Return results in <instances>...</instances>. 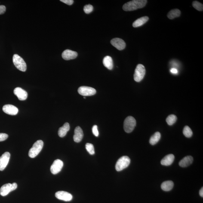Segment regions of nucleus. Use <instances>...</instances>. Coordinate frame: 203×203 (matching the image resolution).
Here are the masks:
<instances>
[{
  "mask_svg": "<svg viewBox=\"0 0 203 203\" xmlns=\"http://www.w3.org/2000/svg\"><path fill=\"white\" fill-rule=\"evenodd\" d=\"M147 3L146 0H134L124 4L123 10L125 11H134L144 7Z\"/></svg>",
  "mask_w": 203,
  "mask_h": 203,
  "instance_id": "obj_1",
  "label": "nucleus"
},
{
  "mask_svg": "<svg viewBox=\"0 0 203 203\" xmlns=\"http://www.w3.org/2000/svg\"><path fill=\"white\" fill-rule=\"evenodd\" d=\"M44 143L43 141L38 140L34 144L33 146L29 150L28 155L30 158L35 157L41 152Z\"/></svg>",
  "mask_w": 203,
  "mask_h": 203,
  "instance_id": "obj_2",
  "label": "nucleus"
},
{
  "mask_svg": "<svg viewBox=\"0 0 203 203\" xmlns=\"http://www.w3.org/2000/svg\"><path fill=\"white\" fill-rule=\"evenodd\" d=\"M131 160L129 157L124 156L121 157L117 161L115 164V169L117 171H121L127 168L129 166Z\"/></svg>",
  "mask_w": 203,
  "mask_h": 203,
  "instance_id": "obj_3",
  "label": "nucleus"
},
{
  "mask_svg": "<svg viewBox=\"0 0 203 203\" xmlns=\"http://www.w3.org/2000/svg\"><path fill=\"white\" fill-rule=\"evenodd\" d=\"M13 62L15 66L22 72H25L26 70V64L24 60L17 54H14L13 56Z\"/></svg>",
  "mask_w": 203,
  "mask_h": 203,
  "instance_id": "obj_4",
  "label": "nucleus"
},
{
  "mask_svg": "<svg viewBox=\"0 0 203 203\" xmlns=\"http://www.w3.org/2000/svg\"><path fill=\"white\" fill-rule=\"evenodd\" d=\"M136 124V120L133 117L129 116L126 118L124 122V129L127 133L132 132Z\"/></svg>",
  "mask_w": 203,
  "mask_h": 203,
  "instance_id": "obj_5",
  "label": "nucleus"
},
{
  "mask_svg": "<svg viewBox=\"0 0 203 203\" xmlns=\"http://www.w3.org/2000/svg\"><path fill=\"white\" fill-rule=\"evenodd\" d=\"M146 73V70L143 65L139 64L136 67L134 74V80L137 82H140L144 77Z\"/></svg>",
  "mask_w": 203,
  "mask_h": 203,
  "instance_id": "obj_6",
  "label": "nucleus"
},
{
  "mask_svg": "<svg viewBox=\"0 0 203 203\" xmlns=\"http://www.w3.org/2000/svg\"><path fill=\"white\" fill-rule=\"evenodd\" d=\"M17 187V185L15 183L13 184L8 183L3 185L0 189V195L5 196L10 192L15 190Z\"/></svg>",
  "mask_w": 203,
  "mask_h": 203,
  "instance_id": "obj_7",
  "label": "nucleus"
},
{
  "mask_svg": "<svg viewBox=\"0 0 203 203\" xmlns=\"http://www.w3.org/2000/svg\"><path fill=\"white\" fill-rule=\"evenodd\" d=\"M78 92L80 94L84 96L94 95L96 93L94 88L87 86L80 87L78 88Z\"/></svg>",
  "mask_w": 203,
  "mask_h": 203,
  "instance_id": "obj_8",
  "label": "nucleus"
},
{
  "mask_svg": "<svg viewBox=\"0 0 203 203\" xmlns=\"http://www.w3.org/2000/svg\"><path fill=\"white\" fill-rule=\"evenodd\" d=\"M63 166V161L59 159L56 160L50 167V171L53 174H57L61 171Z\"/></svg>",
  "mask_w": 203,
  "mask_h": 203,
  "instance_id": "obj_9",
  "label": "nucleus"
},
{
  "mask_svg": "<svg viewBox=\"0 0 203 203\" xmlns=\"http://www.w3.org/2000/svg\"><path fill=\"white\" fill-rule=\"evenodd\" d=\"M10 157L9 152H5L0 157V171L5 169L8 164Z\"/></svg>",
  "mask_w": 203,
  "mask_h": 203,
  "instance_id": "obj_10",
  "label": "nucleus"
},
{
  "mask_svg": "<svg viewBox=\"0 0 203 203\" xmlns=\"http://www.w3.org/2000/svg\"><path fill=\"white\" fill-rule=\"evenodd\" d=\"M55 196L58 199L66 202L71 201L73 198L71 194L64 191H58L56 193Z\"/></svg>",
  "mask_w": 203,
  "mask_h": 203,
  "instance_id": "obj_11",
  "label": "nucleus"
},
{
  "mask_svg": "<svg viewBox=\"0 0 203 203\" xmlns=\"http://www.w3.org/2000/svg\"><path fill=\"white\" fill-rule=\"evenodd\" d=\"M3 111L8 115H17L19 110L16 106L12 105H6L2 108Z\"/></svg>",
  "mask_w": 203,
  "mask_h": 203,
  "instance_id": "obj_12",
  "label": "nucleus"
},
{
  "mask_svg": "<svg viewBox=\"0 0 203 203\" xmlns=\"http://www.w3.org/2000/svg\"><path fill=\"white\" fill-rule=\"evenodd\" d=\"M112 45L118 50L124 49L126 47L125 42L122 39L119 38H115L111 41Z\"/></svg>",
  "mask_w": 203,
  "mask_h": 203,
  "instance_id": "obj_13",
  "label": "nucleus"
},
{
  "mask_svg": "<svg viewBox=\"0 0 203 203\" xmlns=\"http://www.w3.org/2000/svg\"><path fill=\"white\" fill-rule=\"evenodd\" d=\"M14 93L20 100H26L28 97L27 92L20 87H17L15 88L14 90Z\"/></svg>",
  "mask_w": 203,
  "mask_h": 203,
  "instance_id": "obj_14",
  "label": "nucleus"
},
{
  "mask_svg": "<svg viewBox=\"0 0 203 203\" xmlns=\"http://www.w3.org/2000/svg\"><path fill=\"white\" fill-rule=\"evenodd\" d=\"M78 53L72 50L67 49L64 50L62 54V57L64 60H73L77 57Z\"/></svg>",
  "mask_w": 203,
  "mask_h": 203,
  "instance_id": "obj_15",
  "label": "nucleus"
},
{
  "mask_svg": "<svg viewBox=\"0 0 203 203\" xmlns=\"http://www.w3.org/2000/svg\"><path fill=\"white\" fill-rule=\"evenodd\" d=\"M84 137L83 132L80 127H77L75 128L74 131L73 140L76 143H79L82 140Z\"/></svg>",
  "mask_w": 203,
  "mask_h": 203,
  "instance_id": "obj_16",
  "label": "nucleus"
},
{
  "mask_svg": "<svg viewBox=\"0 0 203 203\" xmlns=\"http://www.w3.org/2000/svg\"><path fill=\"white\" fill-rule=\"evenodd\" d=\"M174 155L173 154H169L166 156L161 160V163L162 165L169 166L171 165L174 161Z\"/></svg>",
  "mask_w": 203,
  "mask_h": 203,
  "instance_id": "obj_17",
  "label": "nucleus"
},
{
  "mask_svg": "<svg viewBox=\"0 0 203 203\" xmlns=\"http://www.w3.org/2000/svg\"><path fill=\"white\" fill-rule=\"evenodd\" d=\"M193 158L191 156H187L185 157L181 160L179 163V165L182 167L188 166L192 163L193 162Z\"/></svg>",
  "mask_w": 203,
  "mask_h": 203,
  "instance_id": "obj_18",
  "label": "nucleus"
},
{
  "mask_svg": "<svg viewBox=\"0 0 203 203\" xmlns=\"http://www.w3.org/2000/svg\"><path fill=\"white\" fill-rule=\"evenodd\" d=\"M70 129L69 124L68 123H66L63 127H60L58 130V134L59 137H63L66 136L67 133L69 131Z\"/></svg>",
  "mask_w": 203,
  "mask_h": 203,
  "instance_id": "obj_19",
  "label": "nucleus"
},
{
  "mask_svg": "<svg viewBox=\"0 0 203 203\" xmlns=\"http://www.w3.org/2000/svg\"><path fill=\"white\" fill-rule=\"evenodd\" d=\"M149 19L148 16H144L141 17L137 19L133 23V26L134 28L140 27L146 23L149 20Z\"/></svg>",
  "mask_w": 203,
  "mask_h": 203,
  "instance_id": "obj_20",
  "label": "nucleus"
},
{
  "mask_svg": "<svg viewBox=\"0 0 203 203\" xmlns=\"http://www.w3.org/2000/svg\"><path fill=\"white\" fill-rule=\"evenodd\" d=\"M103 65L108 69L112 70L113 67V63L112 58L109 56H106L103 58Z\"/></svg>",
  "mask_w": 203,
  "mask_h": 203,
  "instance_id": "obj_21",
  "label": "nucleus"
},
{
  "mask_svg": "<svg viewBox=\"0 0 203 203\" xmlns=\"http://www.w3.org/2000/svg\"><path fill=\"white\" fill-rule=\"evenodd\" d=\"M174 183L171 181H168L163 182L161 185V189L164 191H169L173 189Z\"/></svg>",
  "mask_w": 203,
  "mask_h": 203,
  "instance_id": "obj_22",
  "label": "nucleus"
},
{
  "mask_svg": "<svg viewBox=\"0 0 203 203\" xmlns=\"http://www.w3.org/2000/svg\"><path fill=\"white\" fill-rule=\"evenodd\" d=\"M161 137L160 133L157 132L151 137L149 140L150 143L152 145L156 144L160 139Z\"/></svg>",
  "mask_w": 203,
  "mask_h": 203,
  "instance_id": "obj_23",
  "label": "nucleus"
},
{
  "mask_svg": "<svg viewBox=\"0 0 203 203\" xmlns=\"http://www.w3.org/2000/svg\"><path fill=\"white\" fill-rule=\"evenodd\" d=\"M181 11L178 9L171 10L167 14V17L170 19H173L175 18L180 17L181 15Z\"/></svg>",
  "mask_w": 203,
  "mask_h": 203,
  "instance_id": "obj_24",
  "label": "nucleus"
},
{
  "mask_svg": "<svg viewBox=\"0 0 203 203\" xmlns=\"http://www.w3.org/2000/svg\"><path fill=\"white\" fill-rule=\"evenodd\" d=\"M177 117L175 115H172L167 117L166 120L167 124H169V125H172L173 124H174L176 122V121H177Z\"/></svg>",
  "mask_w": 203,
  "mask_h": 203,
  "instance_id": "obj_25",
  "label": "nucleus"
},
{
  "mask_svg": "<svg viewBox=\"0 0 203 203\" xmlns=\"http://www.w3.org/2000/svg\"><path fill=\"white\" fill-rule=\"evenodd\" d=\"M183 133L184 135L186 136V137L190 138L193 135V132L192 130L189 127L187 126H186L184 128Z\"/></svg>",
  "mask_w": 203,
  "mask_h": 203,
  "instance_id": "obj_26",
  "label": "nucleus"
},
{
  "mask_svg": "<svg viewBox=\"0 0 203 203\" xmlns=\"http://www.w3.org/2000/svg\"><path fill=\"white\" fill-rule=\"evenodd\" d=\"M85 148L87 152L90 155H93L95 154L94 146L92 144L87 143L85 145Z\"/></svg>",
  "mask_w": 203,
  "mask_h": 203,
  "instance_id": "obj_27",
  "label": "nucleus"
},
{
  "mask_svg": "<svg viewBox=\"0 0 203 203\" xmlns=\"http://www.w3.org/2000/svg\"><path fill=\"white\" fill-rule=\"evenodd\" d=\"M193 6L196 9L199 11H202L203 10V5L202 4L197 1H194L192 3Z\"/></svg>",
  "mask_w": 203,
  "mask_h": 203,
  "instance_id": "obj_28",
  "label": "nucleus"
},
{
  "mask_svg": "<svg viewBox=\"0 0 203 203\" xmlns=\"http://www.w3.org/2000/svg\"><path fill=\"white\" fill-rule=\"evenodd\" d=\"M93 10V7L92 5H86L84 8V12L86 14H89L92 12Z\"/></svg>",
  "mask_w": 203,
  "mask_h": 203,
  "instance_id": "obj_29",
  "label": "nucleus"
},
{
  "mask_svg": "<svg viewBox=\"0 0 203 203\" xmlns=\"http://www.w3.org/2000/svg\"><path fill=\"white\" fill-rule=\"evenodd\" d=\"M8 134L5 133H0V142L4 141L8 139Z\"/></svg>",
  "mask_w": 203,
  "mask_h": 203,
  "instance_id": "obj_30",
  "label": "nucleus"
},
{
  "mask_svg": "<svg viewBox=\"0 0 203 203\" xmlns=\"http://www.w3.org/2000/svg\"><path fill=\"white\" fill-rule=\"evenodd\" d=\"M92 132L93 134L96 137H98L99 136V133L98 131L97 127V125H94L93 126L92 128Z\"/></svg>",
  "mask_w": 203,
  "mask_h": 203,
  "instance_id": "obj_31",
  "label": "nucleus"
},
{
  "mask_svg": "<svg viewBox=\"0 0 203 203\" xmlns=\"http://www.w3.org/2000/svg\"><path fill=\"white\" fill-rule=\"evenodd\" d=\"M60 1L69 5H72L74 2L73 0H61Z\"/></svg>",
  "mask_w": 203,
  "mask_h": 203,
  "instance_id": "obj_32",
  "label": "nucleus"
},
{
  "mask_svg": "<svg viewBox=\"0 0 203 203\" xmlns=\"http://www.w3.org/2000/svg\"><path fill=\"white\" fill-rule=\"evenodd\" d=\"M6 7L4 5H0V15L4 14L6 11Z\"/></svg>",
  "mask_w": 203,
  "mask_h": 203,
  "instance_id": "obj_33",
  "label": "nucleus"
},
{
  "mask_svg": "<svg viewBox=\"0 0 203 203\" xmlns=\"http://www.w3.org/2000/svg\"><path fill=\"white\" fill-rule=\"evenodd\" d=\"M170 72L173 74H177L178 73V70H177V69H175V68H172L170 70Z\"/></svg>",
  "mask_w": 203,
  "mask_h": 203,
  "instance_id": "obj_34",
  "label": "nucleus"
},
{
  "mask_svg": "<svg viewBox=\"0 0 203 203\" xmlns=\"http://www.w3.org/2000/svg\"><path fill=\"white\" fill-rule=\"evenodd\" d=\"M199 195L200 196L203 197V188L202 187L201 188V189L199 191Z\"/></svg>",
  "mask_w": 203,
  "mask_h": 203,
  "instance_id": "obj_35",
  "label": "nucleus"
},
{
  "mask_svg": "<svg viewBox=\"0 0 203 203\" xmlns=\"http://www.w3.org/2000/svg\"><path fill=\"white\" fill-rule=\"evenodd\" d=\"M84 99H85V97H84Z\"/></svg>",
  "mask_w": 203,
  "mask_h": 203,
  "instance_id": "obj_36",
  "label": "nucleus"
}]
</instances>
